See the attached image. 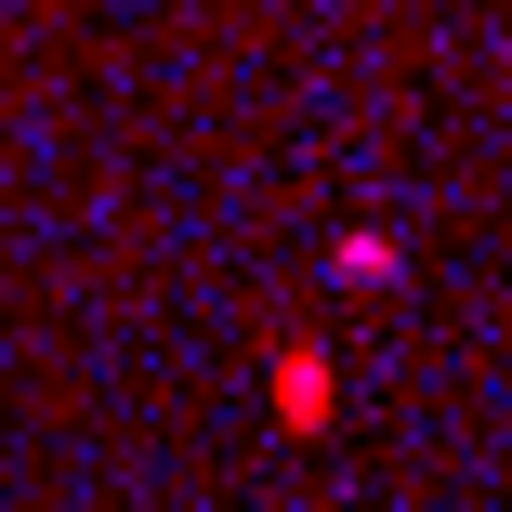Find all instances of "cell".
<instances>
[{
    "mask_svg": "<svg viewBox=\"0 0 512 512\" xmlns=\"http://www.w3.org/2000/svg\"><path fill=\"white\" fill-rule=\"evenodd\" d=\"M263 421L276 434H329L342 421V355L329 342H276L263 355Z\"/></svg>",
    "mask_w": 512,
    "mask_h": 512,
    "instance_id": "6da1fadb",
    "label": "cell"
},
{
    "mask_svg": "<svg viewBox=\"0 0 512 512\" xmlns=\"http://www.w3.org/2000/svg\"><path fill=\"white\" fill-rule=\"evenodd\" d=\"M329 276H342V289H394V276H407V250H394L381 224H342V237H329Z\"/></svg>",
    "mask_w": 512,
    "mask_h": 512,
    "instance_id": "7a4b0ae2",
    "label": "cell"
}]
</instances>
